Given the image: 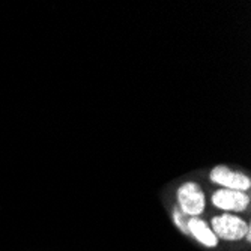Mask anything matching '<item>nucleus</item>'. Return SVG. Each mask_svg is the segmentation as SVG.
<instances>
[{"instance_id":"2","label":"nucleus","mask_w":251,"mask_h":251,"mask_svg":"<svg viewBox=\"0 0 251 251\" xmlns=\"http://www.w3.org/2000/svg\"><path fill=\"white\" fill-rule=\"evenodd\" d=\"M177 209L188 218L199 217L206 206V197L201 187L196 182H184L176 191Z\"/></svg>"},{"instance_id":"1","label":"nucleus","mask_w":251,"mask_h":251,"mask_svg":"<svg viewBox=\"0 0 251 251\" xmlns=\"http://www.w3.org/2000/svg\"><path fill=\"white\" fill-rule=\"evenodd\" d=\"M211 229L215 233V236L223 241H229V242H236L241 239L250 241L251 238V229L250 224L239 218L235 214H221L217 215L211 220Z\"/></svg>"},{"instance_id":"3","label":"nucleus","mask_w":251,"mask_h":251,"mask_svg":"<svg viewBox=\"0 0 251 251\" xmlns=\"http://www.w3.org/2000/svg\"><path fill=\"white\" fill-rule=\"evenodd\" d=\"M209 179L215 185H220L226 190H235L247 193L251 187V179L245 173L232 170L227 166H215L209 172Z\"/></svg>"},{"instance_id":"5","label":"nucleus","mask_w":251,"mask_h":251,"mask_svg":"<svg viewBox=\"0 0 251 251\" xmlns=\"http://www.w3.org/2000/svg\"><path fill=\"white\" fill-rule=\"evenodd\" d=\"M187 232L199 244H201L203 247H206V248H214V247L218 245V238L212 232L211 226L204 220L199 218V217L188 218V221H187Z\"/></svg>"},{"instance_id":"4","label":"nucleus","mask_w":251,"mask_h":251,"mask_svg":"<svg viewBox=\"0 0 251 251\" xmlns=\"http://www.w3.org/2000/svg\"><path fill=\"white\" fill-rule=\"evenodd\" d=\"M212 204L226 214L244 212L250 206V196L242 191L220 188L212 194Z\"/></svg>"},{"instance_id":"6","label":"nucleus","mask_w":251,"mask_h":251,"mask_svg":"<svg viewBox=\"0 0 251 251\" xmlns=\"http://www.w3.org/2000/svg\"><path fill=\"white\" fill-rule=\"evenodd\" d=\"M172 217H173V221H175V224H176L177 229H179L180 232H184L185 235H188V232H187V221H188V217H187L185 214H182L177 208L173 211Z\"/></svg>"}]
</instances>
